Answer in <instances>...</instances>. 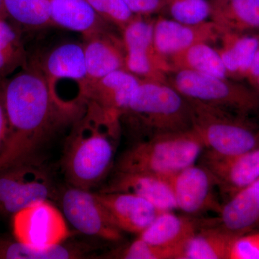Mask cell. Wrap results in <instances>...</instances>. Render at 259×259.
Segmentation results:
<instances>
[{
    "mask_svg": "<svg viewBox=\"0 0 259 259\" xmlns=\"http://www.w3.org/2000/svg\"><path fill=\"white\" fill-rule=\"evenodd\" d=\"M204 150L193 131L162 135L138 141L121 155L116 171L140 172L169 179L195 164Z\"/></svg>",
    "mask_w": 259,
    "mask_h": 259,
    "instance_id": "cell-4",
    "label": "cell"
},
{
    "mask_svg": "<svg viewBox=\"0 0 259 259\" xmlns=\"http://www.w3.org/2000/svg\"><path fill=\"white\" fill-rule=\"evenodd\" d=\"M15 239L37 248L64 243L69 236L66 220L49 201L32 204L13 215Z\"/></svg>",
    "mask_w": 259,
    "mask_h": 259,
    "instance_id": "cell-10",
    "label": "cell"
},
{
    "mask_svg": "<svg viewBox=\"0 0 259 259\" xmlns=\"http://www.w3.org/2000/svg\"><path fill=\"white\" fill-rule=\"evenodd\" d=\"M214 226L235 235H242L259 228V179L230 197L221 206Z\"/></svg>",
    "mask_w": 259,
    "mask_h": 259,
    "instance_id": "cell-19",
    "label": "cell"
},
{
    "mask_svg": "<svg viewBox=\"0 0 259 259\" xmlns=\"http://www.w3.org/2000/svg\"><path fill=\"white\" fill-rule=\"evenodd\" d=\"M167 82L187 98L238 115L249 117L259 112V92L238 80L176 70L168 75Z\"/></svg>",
    "mask_w": 259,
    "mask_h": 259,
    "instance_id": "cell-6",
    "label": "cell"
},
{
    "mask_svg": "<svg viewBox=\"0 0 259 259\" xmlns=\"http://www.w3.org/2000/svg\"><path fill=\"white\" fill-rule=\"evenodd\" d=\"M172 71L188 70L220 78H229L217 49L199 42L168 59ZM230 79V78H229Z\"/></svg>",
    "mask_w": 259,
    "mask_h": 259,
    "instance_id": "cell-26",
    "label": "cell"
},
{
    "mask_svg": "<svg viewBox=\"0 0 259 259\" xmlns=\"http://www.w3.org/2000/svg\"><path fill=\"white\" fill-rule=\"evenodd\" d=\"M83 47L90 83L116 70L125 69V52L122 38L110 30L84 37Z\"/></svg>",
    "mask_w": 259,
    "mask_h": 259,
    "instance_id": "cell-18",
    "label": "cell"
},
{
    "mask_svg": "<svg viewBox=\"0 0 259 259\" xmlns=\"http://www.w3.org/2000/svg\"><path fill=\"white\" fill-rule=\"evenodd\" d=\"M102 192H125L142 197L161 212L177 209L168 179L140 172H117Z\"/></svg>",
    "mask_w": 259,
    "mask_h": 259,
    "instance_id": "cell-15",
    "label": "cell"
},
{
    "mask_svg": "<svg viewBox=\"0 0 259 259\" xmlns=\"http://www.w3.org/2000/svg\"><path fill=\"white\" fill-rule=\"evenodd\" d=\"M199 230L197 220L168 211L158 213L139 237L156 246L173 250L177 259L182 246Z\"/></svg>",
    "mask_w": 259,
    "mask_h": 259,
    "instance_id": "cell-20",
    "label": "cell"
},
{
    "mask_svg": "<svg viewBox=\"0 0 259 259\" xmlns=\"http://www.w3.org/2000/svg\"><path fill=\"white\" fill-rule=\"evenodd\" d=\"M5 80L0 79V153L4 146L7 130H8V119H7L4 99Z\"/></svg>",
    "mask_w": 259,
    "mask_h": 259,
    "instance_id": "cell-35",
    "label": "cell"
},
{
    "mask_svg": "<svg viewBox=\"0 0 259 259\" xmlns=\"http://www.w3.org/2000/svg\"><path fill=\"white\" fill-rule=\"evenodd\" d=\"M120 119L93 102L73 125L66 140L62 166L70 186L92 190L111 168L120 136Z\"/></svg>",
    "mask_w": 259,
    "mask_h": 259,
    "instance_id": "cell-2",
    "label": "cell"
},
{
    "mask_svg": "<svg viewBox=\"0 0 259 259\" xmlns=\"http://www.w3.org/2000/svg\"><path fill=\"white\" fill-rule=\"evenodd\" d=\"M52 26L79 32L83 37L107 31L108 25L87 0H49Z\"/></svg>",
    "mask_w": 259,
    "mask_h": 259,
    "instance_id": "cell-21",
    "label": "cell"
},
{
    "mask_svg": "<svg viewBox=\"0 0 259 259\" xmlns=\"http://www.w3.org/2000/svg\"><path fill=\"white\" fill-rule=\"evenodd\" d=\"M141 80L125 69L116 70L90 83L85 100L95 102L120 120Z\"/></svg>",
    "mask_w": 259,
    "mask_h": 259,
    "instance_id": "cell-17",
    "label": "cell"
},
{
    "mask_svg": "<svg viewBox=\"0 0 259 259\" xmlns=\"http://www.w3.org/2000/svg\"><path fill=\"white\" fill-rule=\"evenodd\" d=\"M93 248L83 243H65L37 248L18 240L0 236V259H82L90 256Z\"/></svg>",
    "mask_w": 259,
    "mask_h": 259,
    "instance_id": "cell-23",
    "label": "cell"
},
{
    "mask_svg": "<svg viewBox=\"0 0 259 259\" xmlns=\"http://www.w3.org/2000/svg\"><path fill=\"white\" fill-rule=\"evenodd\" d=\"M105 21L122 30L136 16L122 0H87Z\"/></svg>",
    "mask_w": 259,
    "mask_h": 259,
    "instance_id": "cell-30",
    "label": "cell"
},
{
    "mask_svg": "<svg viewBox=\"0 0 259 259\" xmlns=\"http://www.w3.org/2000/svg\"><path fill=\"white\" fill-rule=\"evenodd\" d=\"M217 50L230 79H245L253 58L259 49V33L223 32Z\"/></svg>",
    "mask_w": 259,
    "mask_h": 259,
    "instance_id": "cell-22",
    "label": "cell"
},
{
    "mask_svg": "<svg viewBox=\"0 0 259 259\" xmlns=\"http://www.w3.org/2000/svg\"><path fill=\"white\" fill-rule=\"evenodd\" d=\"M228 1L229 0H212L210 3L212 4V8H214L223 6V5L226 4Z\"/></svg>",
    "mask_w": 259,
    "mask_h": 259,
    "instance_id": "cell-37",
    "label": "cell"
},
{
    "mask_svg": "<svg viewBox=\"0 0 259 259\" xmlns=\"http://www.w3.org/2000/svg\"><path fill=\"white\" fill-rule=\"evenodd\" d=\"M228 259H259V232L237 236L232 242Z\"/></svg>",
    "mask_w": 259,
    "mask_h": 259,
    "instance_id": "cell-32",
    "label": "cell"
},
{
    "mask_svg": "<svg viewBox=\"0 0 259 259\" xmlns=\"http://www.w3.org/2000/svg\"><path fill=\"white\" fill-rule=\"evenodd\" d=\"M177 209L187 214H199L208 210L219 213L221 206L214 193L217 187L214 179L202 165L193 164L168 179Z\"/></svg>",
    "mask_w": 259,
    "mask_h": 259,
    "instance_id": "cell-13",
    "label": "cell"
},
{
    "mask_svg": "<svg viewBox=\"0 0 259 259\" xmlns=\"http://www.w3.org/2000/svg\"><path fill=\"white\" fill-rule=\"evenodd\" d=\"M135 15L151 17L166 8L167 0H122Z\"/></svg>",
    "mask_w": 259,
    "mask_h": 259,
    "instance_id": "cell-33",
    "label": "cell"
},
{
    "mask_svg": "<svg viewBox=\"0 0 259 259\" xmlns=\"http://www.w3.org/2000/svg\"><path fill=\"white\" fill-rule=\"evenodd\" d=\"M215 185L230 197L259 179V147L234 156H223L204 149L200 156Z\"/></svg>",
    "mask_w": 259,
    "mask_h": 259,
    "instance_id": "cell-12",
    "label": "cell"
},
{
    "mask_svg": "<svg viewBox=\"0 0 259 259\" xmlns=\"http://www.w3.org/2000/svg\"><path fill=\"white\" fill-rule=\"evenodd\" d=\"M211 20L223 32L259 33V0H229L212 8Z\"/></svg>",
    "mask_w": 259,
    "mask_h": 259,
    "instance_id": "cell-25",
    "label": "cell"
},
{
    "mask_svg": "<svg viewBox=\"0 0 259 259\" xmlns=\"http://www.w3.org/2000/svg\"><path fill=\"white\" fill-rule=\"evenodd\" d=\"M188 100L192 130L203 143L204 149L223 156H234L259 147V127L249 117Z\"/></svg>",
    "mask_w": 259,
    "mask_h": 259,
    "instance_id": "cell-5",
    "label": "cell"
},
{
    "mask_svg": "<svg viewBox=\"0 0 259 259\" xmlns=\"http://www.w3.org/2000/svg\"><path fill=\"white\" fill-rule=\"evenodd\" d=\"M49 169L35 157L0 171V214L14 215L42 201L59 199Z\"/></svg>",
    "mask_w": 259,
    "mask_h": 259,
    "instance_id": "cell-7",
    "label": "cell"
},
{
    "mask_svg": "<svg viewBox=\"0 0 259 259\" xmlns=\"http://www.w3.org/2000/svg\"><path fill=\"white\" fill-rule=\"evenodd\" d=\"M250 86L259 92V49L253 58L245 79Z\"/></svg>",
    "mask_w": 259,
    "mask_h": 259,
    "instance_id": "cell-36",
    "label": "cell"
},
{
    "mask_svg": "<svg viewBox=\"0 0 259 259\" xmlns=\"http://www.w3.org/2000/svg\"><path fill=\"white\" fill-rule=\"evenodd\" d=\"M5 13L4 9H3V0H0V15Z\"/></svg>",
    "mask_w": 259,
    "mask_h": 259,
    "instance_id": "cell-38",
    "label": "cell"
},
{
    "mask_svg": "<svg viewBox=\"0 0 259 259\" xmlns=\"http://www.w3.org/2000/svg\"><path fill=\"white\" fill-rule=\"evenodd\" d=\"M223 31L212 20L198 25H187L173 19H155L153 44L160 55L166 59L199 42L218 41Z\"/></svg>",
    "mask_w": 259,
    "mask_h": 259,
    "instance_id": "cell-14",
    "label": "cell"
},
{
    "mask_svg": "<svg viewBox=\"0 0 259 259\" xmlns=\"http://www.w3.org/2000/svg\"><path fill=\"white\" fill-rule=\"evenodd\" d=\"M8 130L0 153V171L35 157L42 145L72 125L86 105H66L56 98L45 76L32 63L4 81Z\"/></svg>",
    "mask_w": 259,
    "mask_h": 259,
    "instance_id": "cell-1",
    "label": "cell"
},
{
    "mask_svg": "<svg viewBox=\"0 0 259 259\" xmlns=\"http://www.w3.org/2000/svg\"><path fill=\"white\" fill-rule=\"evenodd\" d=\"M3 9L22 32L52 26L49 0H3Z\"/></svg>",
    "mask_w": 259,
    "mask_h": 259,
    "instance_id": "cell-27",
    "label": "cell"
},
{
    "mask_svg": "<svg viewBox=\"0 0 259 259\" xmlns=\"http://www.w3.org/2000/svg\"><path fill=\"white\" fill-rule=\"evenodd\" d=\"M237 236L215 226L202 228L182 246L177 259H228Z\"/></svg>",
    "mask_w": 259,
    "mask_h": 259,
    "instance_id": "cell-24",
    "label": "cell"
},
{
    "mask_svg": "<svg viewBox=\"0 0 259 259\" xmlns=\"http://www.w3.org/2000/svg\"><path fill=\"white\" fill-rule=\"evenodd\" d=\"M155 19L136 15L121 30L125 49V69L141 79L167 81L172 69L153 44Z\"/></svg>",
    "mask_w": 259,
    "mask_h": 259,
    "instance_id": "cell-8",
    "label": "cell"
},
{
    "mask_svg": "<svg viewBox=\"0 0 259 259\" xmlns=\"http://www.w3.org/2000/svg\"><path fill=\"white\" fill-rule=\"evenodd\" d=\"M121 124L138 141L192 129L190 102L167 81L141 79Z\"/></svg>",
    "mask_w": 259,
    "mask_h": 259,
    "instance_id": "cell-3",
    "label": "cell"
},
{
    "mask_svg": "<svg viewBox=\"0 0 259 259\" xmlns=\"http://www.w3.org/2000/svg\"><path fill=\"white\" fill-rule=\"evenodd\" d=\"M171 19L187 25L208 21L212 7L208 0H167L166 8Z\"/></svg>",
    "mask_w": 259,
    "mask_h": 259,
    "instance_id": "cell-28",
    "label": "cell"
},
{
    "mask_svg": "<svg viewBox=\"0 0 259 259\" xmlns=\"http://www.w3.org/2000/svg\"><path fill=\"white\" fill-rule=\"evenodd\" d=\"M28 61V54L23 42L13 44L0 50V79H8L18 68H23Z\"/></svg>",
    "mask_w": 259,
    "mask_h": 259,
    "instance_id": "cell-31",
    "label": "cell"
},
{
    "mask_svg": "<svg viewBox=\"0 0 259 259\" xmlns=\"http://www.w3.org/2000/svg\"><path fill=\"white\" fill-rule=\"evenodd\" d=\"M28 61L41 71L54 95L61 83L70 82L80 90L85 100L90 82L83 42H61L49 49L39 60H30L28 57Z\"/></svg>",
    "mask_w": 259,
    "mask_h": 259,
    "instance_id": "cell-11",
    "label": "cell"
},
{
    "mask_svg": "<svg viewBox=\"0 0 259 259\" xmlns=\"http://www.w3.org/2000/svg\"><path fill=\"white\" fill-rule=\"evenodd\" d=\"M96 194L121 231L140 235L160 212L151 202L136 194L102 192Z\"/></svg>",
    "mask_w": 259,
    "mask_h": 259,
    "instance_id": "cell-16",
    "label": "cell"
},
{
    "mask_svg": "<svg viewBox=\"0 0 259 259\" xmlns=\"http://www.w3.org/2000/svg\"><path fill=\"white\" fill-rule=\"evenodd\" d=\"M22 33L23 32L7 17L5 13L0 15V50L23 42Z\"/></svg>",
    "mask_w": 259,
    "mask_h": 259,
    "instance_id": "cell-34",
    "label": "cell"
},
{
    "mask_svg": "<svg viewBox=\"0 0 259 259\" xmlns=\"http://www.w3.org/2000/svg\"><path fill=\"white\" fill-rule=\"evenodd\" d=\"M58 199L65 219L76 231L109 241L122 239V231L112 221L96 193L69 185L59 194Z\"/></svg>",
    "mask_w": 259,
    "mask_h": 259,
    "instance_id": "cell-9",
    "label": "cell"
},
{
    "mask_svg": "<svg viewBox=\"0 0 259 259\" xmlns=\"http://www.w3.org/2000/svg\"><path fill=\"white\" fill-rule=\"evenodd\" d=\"M177 253L173 250L161 248L148 243L142 238L122 248L106 253L104 258L121 259H176Z\"/></svg>",
    "mask_w": 259,
    "mask_h": 259,
    "instance_id": "cell-29",
    "label": "cell"
}]
</instances>
